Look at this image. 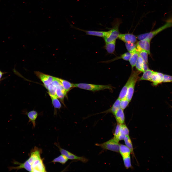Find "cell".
<instances>
[{
  "instance_id": "6da1fadb",
  "label": "cell",
  "mask_w": 172,
  "mask_h": 172,
  "mask_svg": "<svg viewBox=\"0 0 172 172\" xmlns=\"http://www.w3.org/2000/svg\"><path fill=\"white\" fill-rule=\"evenodd\" d=\"M122 23V20L120 18H117L114 20L112 23V28L108 31L107 34L103 38L105 43L116 40L118 38L119 34V27Z\"/></svg>"
},
{
  "instance_id": "7a4b0ae2",
  "label": "cell",
  "mask_w": 172,
  "mask_h": 172,
  "mask_svg": "<svg viewBox=\"0 0 172 172\" xmlns=\"http://www.w3.org/2000/svg\"><path fill=\"white\" fill-rule=\"evenodd\" d=\"M172 26V22L168 20L163 25L153 31L141 34L137 36V38L140 40H151L156 35L164 30Z\"/></svg>"
},
{
  "instance_id": "3957f363",
  "label": "cell",
  "mask_w": 172,
  "mask_h": 172,
  "mask_svg": "<svg viewBox=\"0 0 172 172\" xmlns=\"http://www.w3.org/2000/svg\"><path fill=\"white\" fill-rule=\"evenodd\" d=\"M74 87H77L94 91L106 89L112 90V87L109 85H95L85 83L73 84Z\"/></svg>"
},
{
  "instance_id": "277c9868",
  "label": "cell",
  "mask_w": 172,
  "mask_h": 172,
  "mask_svg": "<svg viewBox=\"0 0 172 172\" xmlns=\"http://www.w3.org/2000/svg\"><path fill=\"white\" fill-rule=\"evenodd\" d=\"M118 142L113 138L103 143L96 144L95 145L101 147L103 149L119 152L120 144Z\"/></svg>"
},
{
  "instance_id": "5b68a950",
  "label": "cell",
  "mask_w": 172,
  "mask_h": 172,
  "mask_svg": "<svg viewBox=\"0 0 172 172\" xmlns=\"http://www.w3.org/2000/svg\"><path fill=\"white\" fill-rule=\"evenodd\" d=\"M140 72L138 71H134L131 73L132 78L128 87L126 97L129 101H131L133 96L136 83L139 77Z\"/></svg>"
},
{
  "instance_id": "8992f818",
  "label": "cell",
  "mask_w": 172,
  "mask_h": 172,
  "mask_svg": "<svg viewBox=\"0 0 172 172\" xmlns=\"http://www.w3.org/2000/svg\"><path fill=\"white\" fill-rule=\"evenodd\" d=\"M56 144V145L59 148L61 154L65 156L68 159L78 160L83 163H86L88 161V159L85 157L83 156H77L68 151L61 148L59 144Z\"/></svg>"
},
{
  "instance_id": "52a82bcc",
  "label": "cell",
  "mask_w": 172,
  "mask_h": 172,
  "mask_svg": "<svg viewBox=\"0 0 172 172\" xmlns=\"http://www.w3.org/2000/svg\"><path fill=\"white\" fill-rule=\"evenodd\" d=\"M35 74L43 83L44 86L47 89L54 79L55 77L45 74L39 71H35Z\"/></svg>"
},
{
  "instance_id": "ba28073f",
  "label": "cell",
  "mask_w": 172,
  "mask_h": 172,
  "mask_svg": "<svg viewBox=\"0 0 172 172\" xmlns=\"http://www.w3.org/2000/svg\"><path fill=\"white\" fill-rule=\"evenodd\" d=\"M151 41L147 40H140L137 43V51L138 52L142 50L146 51L148 54L150 55V43Z\"/></svg>"
},
{
  "instance_id": "9c48e42d",
  "label": "cell",
  "mask_w": 172,
  "mask_h": 172,
  "mask_svg": "<svg viewBox=\"0 0 172 172\" xmlns=\"http://www.w3.org/2000/svg\"><path fill=\"white\" fill-rule=\"evenodd\" d=\"M42 152V150L37 147H35L32 150L30 157L27 160L31 166L35 161L41 159V154Z\"/></svg>"
},
{
  "instance_id": "30bf717a",
  "label": "cell",
  "mask_w": 172,
  "mask_h": 172,
  "mask_svg": "<svg viewBox=\"0 0 172 172\" xmlns=\"http://www.w3.org/2000/svg\"><path fill=\"white\" fill-rule=\"evenodd\" d=\"M13 163L15 164H17L19 165L17 167H9L8 168L10 171L13 170H18L20 169H24L28 171L32 172V166L27 160L23 163H19L15 161H13Z\"/></svg>"
},
{
  "instance_id": "8fae6325",
  "label": "cell",
  "mask_w": 172,
  "mask_h": 172,
  "mask_svg": "<svg viewBox=\"0 0 172 172\" xmlns=\"http://www.w3.org/2000/svg\"><path fill=\"white\" fill-rule=\"evenodd\" d=\"M163 73L153 71L149 81L152 82L153 86H156L163 82Z\"/></svg>"
},
{
  "instance_id": "7c38bea8",
  "label": "cell",
  "mask_w": 172,
  "mask_h": 172,
  "mask_svg": "<svg viewBox=\"0 0 172 172\" xmlns=\"http://www.w3.org/2000/svg\"><path fill=\"white\" fill-rule=\"evenodd\" d=\"M118 38L121 40L126 43H134L137 40L136 36L131 34H119Z\"/></svg>"
},
{
  "instance_id": "4fadbf2b",
  "label": "cell",
  "mask_w": 172,
  "mask_h": 172,
  "mask_svg": "<svg viewBox=\"0 0 172 172\" xmlns=\"http://www.w3.org/2000/svg\"><path fill=\"white\" fill-rule=\"evenodd\" d=\"M129 130L126 126L124 124H120L118 137L119 141L124 140L125 137L129 135Z\"/></svg>"
},
{
  "instance_id": "5bb4252c",
  "label": "cell",
  "mask_w": 172,
  "mask_h": 172,
  "mask_svg": "<svg viewBox=\"0 0 172 172\" xmlns=\"http://www.w3.org/2000/svg\"><path fill=\"white\" fill-rule=\"evenodd\" d=\"M76 28L85 32L87 35L100 37L104 38L106 36L108 33V31L86 30L81 29L77 28Z\"/></svg>"
},
{
  "instance_id": "9a60e30c",
  "label": "cell",
  "mask_w": 172,
  "mask_h": 172,
  "mask_svg": "<svg viewBox=\"0 0 172 172\" xmlns=\"http://www.w3.org/2000/svg\"><path fill=\"white\" fill-rule=\"evenodd\" d=\"M132 73L125 84L119 93L118 98L121 100L126 97L128 89L132 78Z\"/></svg>"
},
{
  "instance_id": "2e32d148",
  "label": "cell",
  "mask_w": 172,
  "mask_h": 172,
  "mask_svg": "<svg viewBox=\"0 0 172 172\" xmlns=\"http://www.w3.org/2000/svg\"><path fill=\"white\" fill-rule=\"evenodd\" d=\"M123 110L120 108L114 114L118 124H121L124 123L125 115Z\"/></svg>"
},
{
  "instance_id": "e0dca14e",
  "label": "cell",
  "mask_w": 172,
  "mask_h": 172,
  "mask_svg": "<svg viewBox=\"0 0 172 172\" xmlns=\"http://www.w3.org/2000/svg\"><path fill=\"white\" fill-rule=\"evenodd\" d=\"M29 119V122H31L34 127L36 125L35 121L38 116V114L36 111L33 110L29 111L27 114Z\"/></svg>"
},
{
  "instance_id": "ac0fdd59",
  "label": "cell",
  "mask_w": 172,
  "mask_h": 172,
  "mask_svg": "<svg viewBox=\"0 0 172 172\" xmlns=\"http://www.w3.org/2000/svg\"><path fill=\"white\" fill-rule=\"evenodd\" d=\"M119 152L123 158L130 156L131 151L126 145L120 144Z\"/></svg>"
},
{
  "instance_id": "d6986e66",
  "label": "cell",
  "mask_w": 172,
  "mask_h": 172,
  "mask_svg": "<svg viewBox=\"0 0 172 172\" xmlns=\"http://www.w3.org/2000/svg\"><path fill=\"white\" fill-rule=\"evenodd\" d=\"M116 40L112 42L105 43L104 48L107 52L109 54H112L114 52L115 47Z\"/></svg>"
},
{
  "instance_id": "ffe728a7",
  "label": "cell",
  "mask_w": 172,
  "mask_h": 172,
  "mask_svg": "<svg viewBox=\"0 0 172 172\" xmlns=\"http://www.w3.org/2000/svg\"><path fill=\"white\" fill-rule=\"evenodd\" d=\"M58 79L61 83L65 91L67 93L72 88L74 87L73 84L66 80L60 78H58Z\"/></svg>"
},
{
  "instance_id": "44dd1931",
  "label": "cell",
  "mask_w": 172,
  "mask_h": 172,
  "mask_svg": "<svg viewBox=\"0 0 172 172\" xmlns=\"http://www.w3.org/2000/svg\"><path fill=\"white\" fill-rule=\"evenodd\" d=\"M120 99L118 97L110 108L106 111L112 113L114 115L118 110L120 108Z\"/></svg>"
},
{
  "instance_id": "7402d4cb",
  "label": "cell",
  "mask_w": 172,
  "mask_h": 172,
  "mask_svg": "<svg viewBox=\"0 0 172 172\" xmlns=\"http://www.w3.org/2000/svg\"><path fill=\"white\" fill-rule=\"evenodd\" d=\"M139 56V52L136 51L132 54L129 60L132 69L135 66Z\"/></svg>"
},
{
  "instance_id": "603a6c76",
  "label": "cell",
  "mask_w": 172,
  "mask_h": 172,
  "mask_svg": "<svg viewBox=\"0 0 172 172\" xmlns=\"http://www.w3.org/2000/svg\"><path fill=\"white\" fill-rule=\"evenodd\" d=\"M68 159L64 155L62 154L54 159L51 162L59 163L62 165L65 164L68 161Z\"/></svg>"
},
{
  "instance_id": "cb8c5ba5",
  "label": "cell",
  "mask_w": 172,
  "mask_h": 172,
  "mask_svg": "<svg viewBox=\"0 0 172 172\" xmlns=\"http://www.w3.org/2000/svg\"><path fill=\"white\" fill-rule=\"evenodd\" d=\"M153 72V71L148 69L143 72L140 80L149 81Z\"/></svg>"
},
{
  "instance_id": "d4e9b609",
  "label": "cell",
  "mask_w": 172,
  "mask_h": 172,
  "mask_svg": "<svg viewBox=\"0 0 172 172\" xmlns=\"http://www.w3.org/2000/svg\"><path fill=\"white\" fill-rule=\"evenodd\" d=\"M125 45L129 52L132 54L137 51L136 44L134 43H125Z\"/></svg>"
},
{
  "instance_id": "484cf974",
  "label": "cell",
  "mask_w": 172,
  "mask_h": 172,
  "mask_svg": "<svg viewBox=\"0 0 172 172\" xmlns=\"http://www.w3.org/2000/svg\"><path fill=\"white\" fill-rule=\"evenodd\" d=\"M56 86L51 84L48 86L47 90L50 97H57L56 93Z\"/></svg>"
},
{
  "instance_id": "4316f807",
  "label": "cell",
  "mask_w": 172,
  "mask_h": 172,
  "mask_svg": "<svg viewBox=\"0 0 172 172\" xmlns=\"http://www.w3.org/2000/svg\"><path fill=\"white\" fill-rule=\"evenodd\" d=\"M52 103L54 108L55 109H60L61 107V103L57 97H50Z\"/></svg>"
},
{
  "instance_id": "83f0119b",
  "label": "cell",
  "mask_w": 172,
  "mask_h": 172,
  "mask_svg": "<svg viewBox=\"0 0 172 172\" xmlns=\"http://www.w3.org/2000/svg\"><path fill=\"white\" fill-rule=\"evenodd\" d=\"M124 140L126 145L130 150L131 153H133V145L129 135L126 136Z\"/></svg>"
},
{
  "instance_id": "f1b7e54d",
  "label": "cell",
  "mask_w": 172,
  "mask_h": 172,
  "mask_svg": "<svg viewBox=\"0 0 172 172\" xmlns=\"http://www.w3.org/2000/svg\"><path fill=\"white\" fill-rule=\"evenodd\" d=\"M144 60L139 56L135 64V66L137 69L140 72L143 71L142 68Z\"/></svg>"
},
{
  "instance_id": "f546056e",
  "label": "cell",
  "mask_w": 172,
  "mask_h": 172,
  "mask_svg": "<svg viewBox=\"0 0 172 172\" xmlns=\"http://www.w3.org/2000/svg\"><path fill=\"white\" fill-rule=\"evenodd\" d=\"M124 163L125 167L127 169L131 167V158L130 156L123 158Z\"/></svg>"
},
{
  "instance_id": "4dcf8cb0",
  "label": "cell",
  "mask_w": 172,
  "mask_h": 172,
  "mask_svg": "<svg viewBox=\"0 0 172 172\" xmlns=\"http://www.w3.org/2000/svg\"><path fill=\"white\" fill-rule=\"evenodd\" d=\"M139 53V55L142 58L144 61L147 64H148V53L145 50H142Z\"/></svg>"
},
{
  "instance_id": "1f68e13d",
  "label": "cell",
  "mask_w": 172,
  "mask_h": 172,
  "mask_svg": "<svg viewBox=\"0 0 172 172\" xmlns=\"http://www.w3.org/2000/svg\"><path fill=\"white\" fill-rule=\"evenodd\" d=\"M130 102L125 97L120 100V108L123 110L124 109L128 106Z\"/></svg>"
},
{
  "instance_id": "d6a6232c",
  "label": "cell",
  "mask_w": 172,
  "mask_h": 172,
  "mask_svg": "<svg viewBox=\"0 0 172 172\" xmlns=\"http://www.w3.org/2000/svg\"><path fill=\"white\" fill-rule=\"evenodd\" d=\"M132 54L129 52L125 53L122 55L121 56L119 57V58L120 59H122L125 60L129 61L131 56Z\"/></svg>"
},
{
  "instance_id": "836d02e7",
  "label": "cell",
  "mask_w": 172,
  "mask_h": 172,
  "mask_svg": "<svg viewBox=\"0 0 172 172\" xmlns=\"http://www.w3.org/2000/svg\"><path fill=\"white\" fill-rule=\"evenodd\" d=\"M120 124L118 123L115 130L113 138L119 141L118 137L119 134Z\"/></svg>"
},
{
  "instance_id": "e575fe53",
  "label": "cell",
  "mask_w": 172,
  "mask_h": 172,
  "mask_svg": "<svg viewBox=\"0 0 172 172\" xmlns=\"http://www.w3.org/2000/svg\"><path fill=\"white\" fill-rule=\"evenodd\" d=\"M172 82V76L164 74L163 82L167 83Z\"/></svg>"
},
{
  "instance_id": "d590c367",
  "label": "cell",
  "mask_w": 172,
  "mask_h": 172,
  "mask_svg": "<svg viewBox=\"0 0 172 172\" xmlns=\"http://www.w3.org/2000/svg\"><path fill=\"white\" fill-rule=\"evenodd\" d=\"M148 69H149L147 66V64L144 61L142 68V72H144Z\"/></svg>"
},
{
  "instance_id": "8d00e7d4",
  "label": "cell",
  "mask_w": 172,
  "mask_h": 172,
  "mask_svg": "<svg viewBox=\"0 0 172 172\" xmlns=\"http://www.w3.org/2000/svg\"><path fill=\"white\" fill-rule=\"evenodd\" d=\"M4 73L0 70V80L1 78Z\"/></svg>"
},
{
  "instance_id": "74e56055",
  "label": "cell",
  "mask_w": 172,
  "mask_h": 172,
  "mask_svg": "<svg viewBox=\"0 0 172 172\" xmlns=\"http://www.w3.org/2000/svg\"><path fill=\"white\" fill-rule=\"evenodd\" d=\"M172 21V20H171Z\"/></svg>"
},
{
  "instance_id": "f35d334b",
  "label": "cell",
  "mask_w": 172,
  "mask_h": 172,
  "mask_svg": "<svg viewBox=\"0 0 172 172\" xmlns=\"http://www.w3.org/2000/svg\"></svg>"
}]
</instances>
